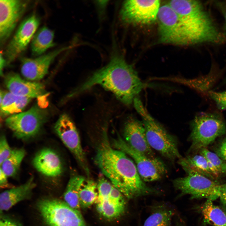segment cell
<instances>
[{
    "instance_id": "8fae6325",
    "label": "cell",
    "mask_w": 226,
    "mask_h": 226,
    "mask_svg": "<svg viewBox=\"0 0 226 226\" xmlns=\"http://www.w3.org/2000/svg\"><path fill=\"white\" fill-rule=\"evenodd\" d=\"M157 20L161 42L178 45H190L178 16L167 3L160 7Z\"/></svg>"
},
{
    "instance_id": "9a60e30c",
    "label": "cell",
    "mask_w": 226,
    "mask_h": 226,
    "mask_svg": "<svg viewBox=\"0 0 226 226\" xmlns=\"http://www.w3.org/2000/svg\"><path fill=\"white\" fill-rule=\"evenodd\" d=\"M28 1L0 0V41L2 45L11 35L24 13Z\"/></svg>"
},
{
    "instance_id": "7c38bea8",
    "label": "cell",
    "mask_w": 226,
    "mask_h": 226,
    "mask_svg": "<svg viewBox=\"0 0 226 226\" xmlns=\"http://www.w3.org/2000/svg\"><path fill=\"white\" fill-rule=\"evenodd\" d=\"M160 7V1L158 0L125 1L121 10V19L126 24H151L157 20Z\"/></svg>"
},
{
    "instance_id": "7402d4cb",
    "label": "cell",
    "mask_w": 226,
    "mask_h": 226,
    "mask_svg": "<svg viewBox=\"0 0 226 226\" xmlns=\"http://www.w3.org/2000/svg\"><path fill=\"white\" fill-rule=\"evenodd\" d=\"M54 31L46 26L37 30L31 42L32 55L37 57L44 54L48 49L55 46Z\"/></svg>"
},
{
    "instance_id": "8d00e7d4",
    "label": "cell",
    "mask_w": 226,
    "mask_h": 226,
    "mask_svg": "<svg viewBox=\"0 0 226 226\" xmlns=\"http://www.w3.org/2000/svg\"><path fill=\"white\" fill-rule=\"evenodd\" d=\"M7 64V62L3 54V53H1L0 55V71L1 76L3 75V69Z\"/></svg>"
},
{
    "instance_id": "52a82bcc",
    "label": "cell",
    "mask_w": 226,
    "mask_h": 226,
    "mask_svg": "<svg viewBox=\"0 0 226 226\" xmlns=\"http://www.w3.org/2000/svg\"><path fill=\"white\" fill-rule=\"evenodd\" d=\"M111 144L114 148L124 152L133 159L138 173L144 181H157L167 173L166 166L160 159L148 157L135 150L119 135L112 140Z\"/></svg>"
},
{
    "instance_id": "5bb4252c",
    "label": "cell",
    "mask_w": 226,
    "mask_h": 226,
    "mask_svg": "<svg viewBox=\"0 0 226 226\" xmlns=\"http://www.w3.org/2000/svg\"><path fill=\"white\" fill-rule=\"evenodd\" d=\"M40 23V19L35 14L29 16L21 23L4 53L7 63L13 62L25 50Z\"/></svg>"
},
{
    "instance_id": "ac0fdd59",
    "label": "cell",
    "mask_w": 226,
    "mask_h": 226,
    "mask_svg": "<svg viewBox=\"0 0 226 226\" xmlns=\"http://www.w3.org/2000/svg\"><path fill=\"white\" fill-rule=\"evenodd\" d=\"M4 81L9 92L20 96L36 98L40 100V105H43V100L47 94L42 84L25 80L18 74L14 73L8 74Z\"/></svg>"
},
{
    "instance_id": "83f0119b",
    "label": "cell",
    "mask_w": 226,
    "mask_h": 226,
    "mask_svg": "<svg viewBox=\"0 0 226 226\" xmlns=\"http://www.w3.org/2000/svg\"><path fill=\"white\" fill-rule=\"evenodd\" d=\"M199 152L207 160L210 170L216 178L218 179L226 174V163L215 153L206 148L201 149Z\"/></svg>"
},
{
    "instance_id": "ffe728a7",
    "label": "cell",
    "mask_w": 226,
    "mask_h": 226,
    "mask_svg": "<svg viewBox=\"0 0 226 226\" xmlns=\"http://www.w3.org/2000/svg\"><path fill=\"white\" fill-rule=\"evenodd\" d=\"M36 186L33 177L24 183L5 190L0 195L1 213L10 209L18 203L30 199Z\"/></svg>"
},
{
    "instance_id": "d6a6232c",
    "label": "cell",
    "mask_w": 226,
    "mask_h": 226,
    "mask_svg": "<svg viewBox=\"0 0 226 226\" xmlns=\"http://www.w3.org/2000/svg\"><path fill=\"white\" fill-rule=\"evenodd\" d=\"M0 226H23L17 221L8 217L1 215Z\"/></svg>"
},
{
    "instance_id": "30bf717a",
    "label": "cell",
    "mask_w": 226,
    "mask_h": 226,
    "mask_svg": "<svg viewBox=\"0 0 226 226\" xmlns=\"http://www.w3.org/2000/svg\"><path fill=\"white\" fill-rule=\"evenodd\" d=\"M97 184L98 195L95 203L99 213L110 220L122 215L126 208L124 196L103 175L100 176Z\"/></svg>"
},
{
    "instance_id": "d4e9b609",
    "label": "cell",
    "mask_w": 226,
    "mask_h": 226,
    "mask_svg": "<svg viewBox=\"0 0 226 226\" xmlns=\"http://www.w3.org/2000/svg\"><path fill=\"white\" fill-rule=\"evenodd\" d=\"M85 179L84 177L80 175L72 176L63 194L64 201L71 207L78 210L80 208L79 191Z\"/></svg>"
},
{
    "instance_id": "836d02e7",
    "label": "cell",
    "mask_w": 226,
    "mask_h": 226,
    "mask_svg": "<svg viewBox=\"0 0 226 226\" xmlns=\"http://www.w3.org/2000/svg\"><path fill=\"white\" fill-rule=\"evenodd\" d=\"M0 187L2 188H10L13 187L8 183L6 175L0 169Z\"/></svg>"
},
{
    "instance_id": "cb8c5ba5",
    "label": "cell",
    "mask_w": 226,
    "mask_h": 226,
    "mask_svg": "<svg viewBox=\"0 0 226 226\" xmlns=\"http://www.w3.org/2000/svg\"><path fill=\"white\" fill-rule=\"evenodd\" d=\"M205 223L213 226H226V213L215 205L213 201L207 199L201 207Z\"/></svg>"
},
{
    "instance_id": "e0dca14e",
    "label": "cell",
    "mask_w": 226,
    "mask_h": 226,
    "mask_svg": "<svg viewBox=\"0 0 226 226\" xmlns=\"http://www.w3.org/2000/svg\"><path fill=\"white\" fill-rule=\"evenodd\" d=\"M123 137L125 141L135 150L148 157H155L148 141L142 121L133 117L129 118L124 126Z\"/></svg>"
},
{
    "instance_id": "1f68e13d",
    "label": "cell",
    "mask_w": 226,
    "mask_h": 226,
    "mask_svg": "<svg viewBox=\"0 0 226 226\" xmlns=\"http://www.w3.org/2000/svg\"><path fill=\"white\" fill-rule=\"evenodd\" d=\"M214 150L215 153L226 163V136L219 142Z\"/></svg>"
},
{
    "instance_id": "484cf974",
    "label": "cell",
    "mask_w": 226,
    "mask_h": 226,
    "mask_svg": "<svg viewBox=\"0 0 226 226\" xmlns=\"http://www.w3.org/2000/svg\"><path fill=\"white\" fill-rule=\"evenodd\" d=\"M98 195L97 183L90 179H85L79 191L80 207L86 208L96 203Z\"/></svg>"
},
{
    "instance_id": "9c48e42d",
    "label": "cell",
    "mask_w": 226,
    "mask_h": 226,
    "mask_svg": "<svg viewBox=\"0 0 226 226\" xmlns=\"http://www.w3.org/2000/svg\"><path fill=\"white\" fill-rule=\"evenodd\" d=\"M47 116L45 111L35 105L26 111L10 116L5 124L17 138L25 140L38 134Z\"/></svg>"
},
{
    "instance_id": "d590c367",
    "label": "cell",
    "mask_w": 226,
    "mask_h": 226,
    "mask_svg": "<svg viewBox=\"0 0 226 226\" xmlns=\"http://www.w3.org/2000/svg\"><path fill=\"white\" fill-rule=\"evenodd\" d=\"M219 198L221 203L226 210V182L221 185Z\"/></svg>"
},
{
    "instance_id": "d6986e66",
    "label": "cell",
    "mask_w": 226,
    "mask_h": 226,
    "mask_svg": "<svg viewBox=\"0 0 226 226\" xmlns=\"http://www.w3.org/2000/svg\"><path fill=\"white\" fill-rule=\"evenodd\" d=\"M33 164L38 172L50 177L58 176L63 170L60 156L50 148H44L39 151L33 160Z\"/></svg>"
},
{
    "instance_id": "4dcf8cb0",
    "label": "cell",
    "mask_w": 226,
    "mask_h": 226,
    "mask_svg": "<svg viewBox=\"0 0 226 226\" xmlns=\"http://www.w3.org/2000/svg\"><path fill=\"white\" fill-rule=\"evenodd\" d=\"M12 151L5 136H1L0 138V165L10 156Z\"/></svg>"
},
{
    "instance_id": "44dd1931",
    "label": "cell",
    "mask_w": 226,
    "mask_h": 226,
    "mask_svg": "<svg viewBox=\"0 0 226 226\" xmlns=\"http://www.w3.org/2000/svg\"><path fill=\"white\" fill-rule=\"evenodd\" d=\"M178 161V163L187 174L195 172L217 181L210 170L207 160L202 155L195 154L188 155L185 157H182Z\"/></svg>"
},
{
    "instance_id": "2e32d148",
    "label": "cell",
    "mask_w": 226,
    "mask_h": 226,
    "mask_svg": "<svg viewBox=\"0 0 226 226\" xmlns=\"http://www.w3.org/2000/svg\"><path fill=\"white\" fill-rule=\"evenodd\" d=\"M69 47L57 48L35 58L22 57L21 59V71L27 79L39 80L47 73L51 64L62 52Z\"/></svg>"
},
{
    "instance_id": "5b68a950",
    "label": "cell",
    "mask_w": 226,
    "mask_h": 226,
    "mask_svg": "<svg viewBox=\"0 0 226 226\" xmlns=\"http://www.w3.org/2000/svg\"><path fill=\"white\" fill-rule=\"evenodd\" d=\"M189 137L191 143L189 153L197 152L206 148L218 138L226 133V125L223 118L215 113L201 112L191 123Z\"/></svg>"
},
{
    "instance_id": "f1b7e54d",
    "label": "cell",
    "mask_w": 226,
    "mask_h": 226,
    "mask_svg": "<svg viewBox=\"0 0 226 226\" xmlns=\"http://www.w3.org/2000/svg\"><path fill=\"white\" fill-rule=\"evenodd\" d=\"M174 214L170 208H158L146 219L143 226H170Z\"/></svg>"
},
{
    "instance_id": "3957f363",
    "label": "cell",
    "mask_w": 226,
    "mask_h": 226,
    "mask_svg": "<svg viewBox=\"0 0 226 226\" xmlns=\"http://www.w3.org/2000/svg\"><path fill=\"white\" fill-rule=\"evenodd\" d=\"M167 4L178 16L190 45L219 43L223 40V35L199 1L173 0Z\"/></svg>"
},
{
    "instance_id": "74e56055",
    "label": "cell",
    "mask_w": 226,
    "mask_h": 226,
    "mask_svg": "<svg viewBox=\"0 0 226 226\" xmlns=\"http://www.w3.org/2000/svg\"><path fill=\"white\" fill-rule=\"evenodd\" d=\"M176 226H184V225L181 222L178 221L176 223Z\"/></svg>"
},
{
    "instance_id": "f546056e",
    "label": "cell",
    "mask_w": 226,
    "mask_h": 226,
    "mask_svg": "<svg viewBox=\"0 0 226 226\" xmlns=\"http://www.w3.org/2000/svg\"><path fill=\"white\" fill-rule=\"evenodd\" d=\"M208 94L219 109L226 110V91H210L208 92Z\"/></svg>"
},
{
    "instance_id": "6da1fadb",
    "label": "cell",
    "mask_w": 226,
    "mask_h": 226,
    "mask_svg": "<svg viewBox=\"0 0 226 226\" xmlns=\"http://www.w3.org/2000/svg\"><path fill=\"white\" fill-rule=\"evenodd\" d=\"M103 131L94 158L102 175L127 198L158 193L145 183L134 162L125 153L113 148L106 129Z\"/></svg>"
},
{
    "instance_id": "e575fe53",
    "label": "cell",
    "mask_w": 226,
    "mask_h": 226,
    "mask_svg": "<svg viewBox=\"0 0 226 226\" xmlns=\"http://www.w3.org/2000/svg\"><path fill=\"white\" fill-rule=\"evenodd\" d=\"M215 5L221 13L224 19V30L226 33V2L216 1Z\"/></svg>"
},
{
    "instance_id": "ba28073f",
    "label": "cell",
    "mask_w": 226,
    "mask_h": 226,
    "mask_svg": "<svg viewBox=\"0 0 226 226\" xmlns=\"http://www.w3.org/2000/svg\"><path fill=\"white\" fill-rule=\"evenodd\" d=\"M173 181L175 188L182 195L188 194L191 199L207 198L213 201L219 198L221 185L200 174L191 172Z\"/></svg>"
},
{
    "instance_id": "277c9868",
    "label": "cell",
    "mask_w": 226,
    "mask_h": 226,
    "mask_svg": "<svg viewBox=\"0 0 226 226\" xmlns=\"http://www.w3.org/2000/svg\"><path fill=\"white\" fill-rule=\"evenodd\" d=\"M133 103L142 118L147 139L151 148L171 161L181 158L175 137L151 115L139 98L136 97Z\"/></svg>"
},
{
    "instance_id": "603a6c76",
    "label": "cell",
    "mask_w": 226,
    "mask_h": 226,
    "mask_svg": "<svg viewBox=\"0 0 226 226\" xmlns=\"http://www.w3.org/2000/svg\"><path fill=\"white\" fill-rule=\"evenodd\" d=\"M31 99L15 95L10 92L0 91V110L3 116L21 112Z\"/></svg>"
},
{
    "instance_id": "4316f807",
    "label": "cell",
    "mask_w": 226,
    "mask_h": 226,
    "mask_svg": "<svg viewBox=\"0 0 226 226\" xmlns=\"http://www.w3.org/2000/svg\"><path fill=\"white\" fill-rule=\"evenodd\" d=\"M25 155L23 148L12 150L10 156L0 165V169L8 177H13L17 173Z\"/></svg>"
},
{
    "instance_id": "4fadbf2b",
    "label": "cell",
    "mask_w": 226,
    "mask_h": 226,
    "mask_svg": "<svg viewBox=\"0 0 226 226\" xmlns=\"http://www.w3.org/2000/svg\"><path fill=\"white\" fill-rule=\"evenodd\" d=\"M54 128L63 144L73 154L83 171L89 176L90 173L85 154L78 132L73 120L67 114H63L56 122Z\"/></svg>"
},
{
    "instance_id": "7a4b0ae2",
    "label": "cell",
    "mask_w": 226,
    "mask_h": 226,
    "mask_svg": "<svg viewBox=\"0 0 226 226\" xmlns=\"http://www.w3.org/2000/svg\"><path fill=\"white\" fill-rule=\"evenodd\" d=\"M97 85L110 91L127 105L133 103L146 86L133 67L118 55H113L107 65L94 73L71 95H78Z\"/></svg>"
},
{
    "instance_id": "8992f818",
    "label": "cell",
    "mask_w": 226,
    "mask_h": 226,
    "mask_svg": "<svg viewBox=\"0 0 226 226\" xmlns=\"http://www.w3.org/2000/svg\"><path fill=\"white\" fill-rule=\"evenodd\" d=\"M37 208L47 226H86L80 211L64 201L47 197L38 201Z\"/></svg>"
}]
</instances>
